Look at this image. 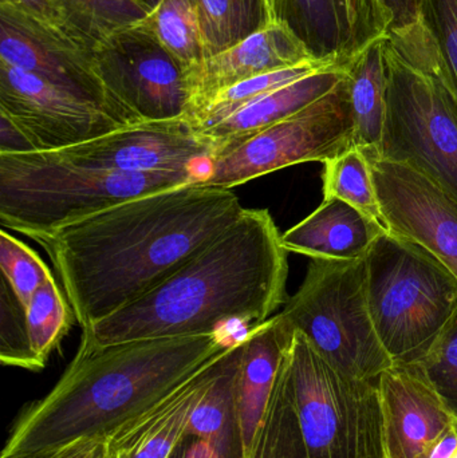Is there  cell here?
<instances>
[{"mask_svg":"<svg viewBox=\"0 0 457 458\" xmlns=\"http://www.w3.org/2000/svg\"><path fill=\"white\" fill-rule=\"evenodd\" d=\"M244 209L233 190L190 182L123 201L37 242L88 328L165 282Z\"/></svg>","mask_w":457,"mask_h":458,"instance_id":"1","label":"cell"},{"mask_svg":"<svg viewBox=\"0 0 457 458\" xmlns=\"http://www.w3.org/2000/svg\"><path fill=\"white\" fill-rule=\"evenodd\" d=\"M287 255L270 212L246 208L165 282L82 328L80 338L107 346L223 334L231 325L254 327L286 304Z\"/></svg>","mask_w":457,"mask_h":458,"instance_id":"2","label":"cell"},{"mask_svg":"<svg viewBox=\"0 0 457 458\" xmlns=\"http://www.w3.org/2000/svg\"><path fill=\"white\" fill-rule=\"evenodd\" d=\"M224 334L90 344L61 379L19 417L0 458L55 454L85 440H106L224 352Z\"/></svg>","mask_w":457,"mask_h":458,"instance_id":"3","label":"cell"},{"mask_svg":"<svg viewBox=\"0 0 457 458\" xmlns=\"http://www.w3.org/2000/svg\"><path fill=\"white\" fill-rule=\"evenodd\" d=\"M384 54L388 117L377 158L418 169L457 199V98L423 16L389 30Z\"/></svg>","mask_w":457,"mask_h":458,"instance_id":"4","label":"cell"},{"mask_svg":"<svg viewBox=\"0 0 457 458\" xmlns=\"http://www.w3.org/2000/svg\"><path fill=\"white\" fill-rule=\"evenodd\" d=\"M198 182L195 171H102L55 152L0 153V222L37 242L123 201Z\"/></svg>","mask_w":457,"mask_h":458,"instance_id":"5","label":"cell"},{"mask_svg":"<svg viewBox=\"0 0 457 458\" xmlns=\"http://www.w3.org/2000/svg\"><path fill=\"white\" fill-rule=\"evenodd\" d=\"M367 298L394 365L420 366L457 309V277L418 242L386 231L367 255Z\"/></svg>","mask_w":457,"mask_h":458,"instance_id":"6","label":"cell"},{"mask_svg":"<svg viewBox=\"0 0 457 458\" xmlns=\"http://www.w3.org/2000/svg\"><path fill=\"white\" fill-rule=\"evenodd\" d=\"M284 360L309 458H386L378 381L341 373L300 331Z\"/></svg>","mask_w":457,"mask_h":458,"instance_id":"7","label":"cell"},{"mask_svg":"<svg viewBox=\"0 0 457 458\" xmlns=\"http://www.w3.org/2000/svg\"><path fill=\"white\" fill-rule=\"evenodd\" d=\"M279 314L345 376L377 382L394 365L370 317L367 258L311 259L302 285Z\"/></svg>","mask_w":457,"mask_h":458,"instance_id":"8","label":"cell"},{"mask_svg":"<svg viewBox=\"0 0 457 458\" xmlns=\"http://www.w3.org/2000/svg\"><path fill=\"white\" fill-rule=\"evenodd\" d=\"M353 139L345 77L313 104L212 158L203 182L233 190L289 166L325 164L351 149Z\"/></svg>","mask_w":457,"mask_h":458,"instance_id":"9","label":"cell"},{"mask_svg":"<svg viewBox=\"0 0 457 458\" xmlns=\"http://www.w3.org/2000/svg\"><path fill=\"white\" fill-rule=\"evenodd\" d=\"M97 70L129 125L185 120V69L156 37L147 21L94 47Z\"/></svg>","mask_w":457,"mask_h":458,"instance_id":"10","label":"cell"},{"mask_svg":"<svg viewBox=\"0 0 457 458\" xmlns=\"http://www.w3.org/2000/svg\"><path fill=\"white\" fill-rule=\"evenodd\" d=\"M0 114L16 123L38 152L66 149L128 126L98 102L4 62Z\"/></svg>","mask_w":457,"mask_h":458,"instance_id":"11","label":"cell"},{"mask_svg":"<svg viewBox=\"0 0 457 458\" xmlns=\"http://www.w3.org/2000/svg\"><path fill=\"white\" fill-rule=\"evenodd\" d=\"M0 62L93 99L125 123L99 77L94 48L59 24L0 3Z\"/></svg>","mask_w":457,"mask_h":458,"instance_id":"12","label":"cell"},{"mask_svg":"<svg viewBox=\"0 0 457 458\" xmlns=\"http://www.w3.org/2000/svg\"><path fill=\"white\" fill-rule=\"evenodd\" d=\"M77 165L117 172L203 174L215 148L187 120L139 123L66 149L53 150Z\"/></svg>","mask_w":457,"mask_h":458,"instance_id":"13","label":"cell"},{"mask_svg":"<svg viewBox=\"0 0 457 458\" xmlns=\"http://www.w3.org/2000/svg\"><path fill=\"white\" fill-rule=\"evenodd\" d=\"M370 164L388 231L434 253L457 277V199L407 164Z\"/></svg>","mask_w":457,"mask_h":458,"instance_id":"14","label":"cell"},{"mask_svg":"<svg viewBox=\"0 0 457 458\" xmlns=\"http://www.w3.org/2000/svg\"><path fill=\"white\" fill-rule=\"evenodd\" d=\"M377 386L386 458H431L456 432L455 419L420 366L392 365L381 374Z\"/></svg>","mask_w":457,"mask_h":458,"instance_id":"15","label":"cell"},{"mask_svg":"<svg viewBox=\"0 0 457 458\" xmlns=\"http://www.w3.org/2000/svg\"><path fill=\"white\" fill-rule=\"evenodd\" d=\"M314 59L305 43L286 24L271 21L246 39L215 55L207 56L187 69L188 112L185 120H190L216 94L231 86Z\"/></svg>","mask_w":457,"mask_h":458,"instance_id":"16","label":"cell"},{"mask_svg":"<svg viewBox=\"0 0 457 458\" xmlns=\"http://www.w3.org/2000/svg\"><path fill=\"white\" fill-rule=\"evenodd\" d=\"M275 21L286 24L321 61H346L381 35L368 0H275Z\"/></svg>","mask_w":457,"mask_h":458,"instance_id":"17","label":"cell"},{"mask_svg":"<svg viewBox=\"0 0 457 458\" xmlns=\"http://www.w3.org/2000/svg\"><path fill=\"white\" fill-rule=\"evenodd\" d=\"M222 354L223 352L144 413L110 435L105 444L112 457L169 458L187 436L190 413L211 385Z\"/></svg>","mask_w":457,"mask_h":458,"instance_id":"18","label":"cell"},{"mask_svg":"<svg viewBox=\"0 0 457 458\" xmlns=\"http://www.w3.org/2000/svg\"><path fill=\"white\" fill-rule=\"evenodd\" d=\"M295 331L281 314L254 326L244 335L236 384L244 454H249L265 420L276 377Z\"/></svg>","mask_w":457,"mask_h":458,"instance_id":"19","label":"cell"},{"mask_svg":"<svg viewBox=\"0 0 457 458\" xmlns=\"http://www.w3.org/2000/svg\"><path fill=\"white\" fill-rule=\"evenodd\" d=\"M386 231L351 204L324 199L313 214L282 234V245L289 253L310 259L360 260Z\"/></svg>","mask_w":457,"mask_h":458,"instance_id":"20","label":"cell"},{"mask_svg":"<svg viewBox=\"0 0 457 458\" xmlns=\"http://www.w3.org/2000/svg\"><path fill=\"white\" fill-rule=\"evenodd\" d=\"M346 61L258 97L198 133L212 142L216 157L329 93L345 80Z\"/></svg>","mask_w":457,"mask_h":458,"instance_id":"21","label":"cell"},{"mask_svg":"<svg viewBox=\"0 0 457 458\" xmlns=\"http://www.w3.org/2000/svg\"><path fill=\"white\" fill-rule=\"evenodd\" d=\"M385 34L368 40L346 61V85L354 123L353 147L369 160L380 156L381 140L388 117V72Z\"/></svg>","mask_w":457,"mask_h":458,"instance_id":"22","label":"cell"},{"mask_svg":"<svg viewBox=\"0 0 457 458\" xmlns=\"http://www.w3.org/2000/svg\"><path fill=\"white\" fill-rule=\"evenodd\" d=\"M244 335L223 352L216 374L193 408L187 429V436L207 441L225 458H246L236 400Z\"/></svg>","mask_w":457,"mask_h":458,"instance_id":"23","label":"cell"},{"mask_svg":"<svg viewBox=\"0 0 457 458\" xmlns=\"http://www.w3.org/2000/svg\"><path fill=\"white\" fill-rule=\"evenodd\" d=\"M62 24L78 39L96 47L112 35L142 23L150 13L141 0H54Z\"/></svg>","mask_w":457,"mask_h":458,"instance_id":"24","label":"cell"},{"mask_svg":"<svg viewBox=\"0 0 457 458\" xmlns=\"http://www.w3.org/2000/svg\"><path fill=\"white\" fill-rule=\"evenodd\" d=\"M198 7L206 58L268 24L266 0H198Z\"/></svg>","mask_w":457,"mask_h":458,"instance_id":"25","label":"cell"},{"mask_svg":"<svg viewBox=\"0 0 457 458\" xmlns=\"http://www.w3.org/2000/svg\"><path fill=\"white\" fill-rule=\"evenodd\" d=\"M343 62L345 61L314 59V61L305 62L297 66L275 70V72H266V74L258 75L251 80L243 81V82L231 86L216 94L206 106L195 113L188 120V123L196 131H203V129L209 128L219 121L224 120L239 107L254 101L258 97L265 96L276 89L284 88L295 81L302 80L314 72H321V70L343 64Z\"/></svg>","mask_w":457,"mask_h":458,"instance_id":"26","label":"cell"},{"mask_svg":"<svg viewBox=\"0 0 457 458\" xmlns=\"http://www.w3.org/2000/svg\"><path fill=\"white\" fill-rule=\"evenodd\" d=\"M322 184L325 199L345 201L385 227L373 182L372 164L360 148L351 147L343 155L326 161Z\"/></svg>","mask_w":457,"mask_h":458,"instance_id":"27","label":"cell"},{"mask_svg":"<svg viewBox=\"0 0 457 458\" xmlns=\"http://www.w3.org/2000/svg\"><path fill=\"white\" fill-rule=\"evenodd\" d=\"M147 23L185 69L206 58L198 0H161Z\"/></svg>","mask_w":457,"mask_h":458,"instance_id":"28","label":"cell"},{"mask_svg":"<svg viewBox=\"0 0 457 458\" xmlns=\"http://www.w3.org/2000/svg\"><path fill=\"white\" fill-rule=\"evenodd\" d=\"M30 342L46 366L51 352L59 346L74 323L75 314L55 279L40 285L26 307Z\"/></svg>","mask_w":457,"mask_h":458,"instance_id":"29","label":"cell"},{"mask_svg":"<svg viewBox=\"0 0 457 458\" xmlns=\"http://www.w3.org/2000/svg\"><path fill=\"white\" fill-rule=\"evenodd\" d=\"M0 360L4 366L29 371L45 368L30 342L26 307L4 277L0 283Z\"/></svg>","mask_w":457,"mask_h":458,"instance_id":"30","label":"cell"},{"mask_svg":"<svg viewBox=\"0 0 457 458\" xmlns=\"http://www.w3.org/2000/svg\"><path fill=\"white\" fill-rule=\"evenodd\" d=\"M0 269L24 307L35 291L54 277L38 253L5 229L0 232Z\"/></svg>","mask_w":457,"mask_h":458,"instance_id":"31","label":"cell"},{"mask_svg":"<svg viewBox=\"0 0 457 458\" xmlns=\"http://www.w3.org/2000/svg\"><path fill=\"white\" fill-rule=\"evenodd\" d=\"M420 369L457 424V309Z\"/></svg>","mask_w":457,"mask_h":458,"instance_id":"32","label":"cell"},{"mask_svg":"<svg viewBox=\"0 0 457 458\" xmlns=\"http://www.w3.org/2000/svg\"><path fill=\"white\" fill-rule=\"evenodd\" d=\"M421 16L439 46L457 98V0H421Z\"/></svg>","mask_w":457,"mask_h":458,"instance_id":"33","label":"cell"},{"mask_svg":"<svg viewBox=\"0 0 457 458\" xmlns=\"http://www.w3.org/2000/svg\"><path fill=\"white\" fill-rule=\"evenodd\" d=\"M282 371H284V389L281 414H279L278 433H276L275 458H309L305 441L298 424L294 403H292L289 373H287L284 358L282 362Z\"/></svg>","mask_w":457,"mask_h":458,"instance_id":"34","label":"cell"},{"mask_svg":"<svg viewBox=\"0 0 457 458\" xmlns=\"http://www.w3.org/2000/svg\"><path fill=\"white\" fill-rule=\"evenodd\" d=\"M284 379L281 365L265 420L255 437L254 445L246 458H275L276 433H278L279 414H281L282 401H284Z\"/></svg>","mask_w":457,"mask_h":458,"instance_id":"35","label":"cell"},{"mask_svg":"<svg viewBox=\"0 0 457 458\" xmlns=\"http://www.w3.org/2000/svg\"><path fill=\"white\" fill-rule=\"evenodd\" d=\"M384 30L407 26L421 15V0H372Z\"/></svg>","mask_w":457,"mask_h":458,"instance_id":"36","label":"cell"},{"mask_svg":"<svg viewBox=\"0 0 457 458\" xmlns=\"http://www.w3.org/2000/svg\"><path fill=\"white\" fill-rule=\"evenodd\" d=\"M38 152L30 137L10 118L0 114V153Z\"/></svg>","mask_w":457,"mask_h":458,"instance_id":"37","label":"cell"},{"mask_svg":"<svg viewBox=\"0 0 457 458\" xmlns=\"http://www.w3.org/2000/svg\"><path fill=\"white\" fill-rule=\"evenodd\" d=\"M0 3H7V4L15 5L21 8L24 13L30 15L37 16L43 21H51V23L62 24L61 13L56 7L54 0H0Z\"/></svg>","mask_w":457,"mask_h":458,"instance_id":"38","label":"cell"},{"mask_svg":"<svg viewBox=\"0 0 457 458\" xmlns=\"http://www.w3.org/2000/svg\"><path fill=\"white\" fill-rule=\"evenodd\" d=\"M169 458H225L215 446L201 438L185 436Z\"/></svg>","mask_w":457,"mask_h":458,"instance_id":"39","label":"cell"},{"mask_svg":"<svg viewBox=\"0 0 457 458\" xmlns=\"http://www.w3.org/2000/svg\"><path fill=\"white\" fill-rule=\"evenodd\" d=\"M102 441L105 440L80 441V443L78 444L77 449H75L74 454H72V458H93L97 448H98L99 444H101Z\"/></svg>","mask_w":457,"mask_h":458,"instance_id":"40","label":"cell"},{"mask_svg":"<svg viewBox=\"0 0 457 458\" xmlns=\"http://www.w3.org/2000/svg\"><path fill=\"white\" fill-rule=\"evenodd\" d=\"M78 444L74 445L67 446V448L62 449V451L55 452V454H45V456L34 457V458H72L74 454L75 449H77Z\"/></svg>","mask_w":457,"mask_h":458,"instance_id":"41","label":"cell"},{"mask_svg":"<svg viewBox=\"0 0 457 458\" xmlns=\"http://www.w3.org/2000/svg\"><path fill=\"white\" fill-rule=\"evenodd\" d=\"M266 8H267L268 23L275 21V0H266Z\"/></svg>","mask_w":457,"mask_h":458,"instance_id":"42","label":"cell"},{"mask_svg":"<svg viewBox=\"0 0 457 458\" xmlns=\"http://www.w3.org/2000/svg\"><path fill=\"white\" fill-rule=\"evenodd\" d=\"M93 458H113L112 454H110L109 451H107L106 444H105V441H102V443L99 444V446L97 448Z\"/></svg>","mask_w":457,"mask_h":458,"instance_id":"43","label":"cell"},{"mask_svg":"<svg viewBox=\"0 0 457 458\" xmlns=\"http://www.w3.org/2000/svg\"><path fill=\"white\" fill-rule=\"evenodd\" d=\"M141 2L144 3L145 7L149 10V13H152V11L157 7L158 3H160L161 0H141Z\"/></svg>","mask_w":457,"mask_h":458,"instance_id":"44","label":"cell"},{"mask_svg":"<svg viewBox=\"0 0 457 458\" xmlns=\"http://www.w3.org/2000/svg\"><path fill=\"white\" fill-rule=\"evenodd\" d=\"M448 458H457V448L455 449V451H453V454H451V456Z\"/></svg>","mask_w":457,"mask_h":458,"instance_id":"45","label":"cell"},{"mask_svg":"<svg viewBox=\"0 0 457 458\" xmlns=\"http://www.w3.org/2000/svg\"><path fill=\"white\" fill-rule=\"evenodd\" d=\"M142 4H144V3H142Z\"/></svg>","mask_w":457,"mask_h":458,"instance_id":"46","label":"cell"}]
</instances>
